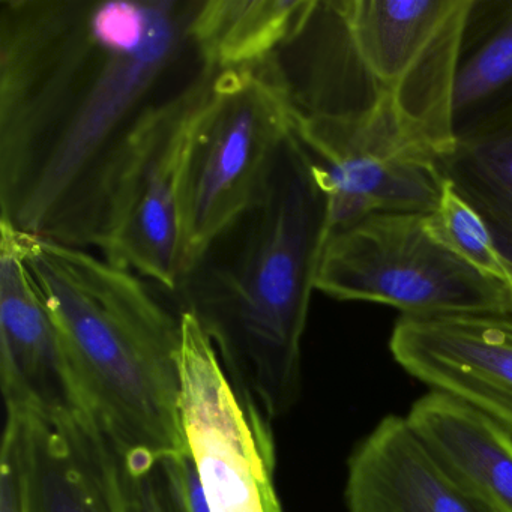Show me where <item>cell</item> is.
I'll list each match as a JSON object with an SVG mask.
<instances>
[{"mask_svg": "<svg viewBox=\"0 0 512 512\" xmlns=\"http://www.w3.org/2000/svg\"><path fill=\"white\" fill-rule=\"evenodd\" d=\"M199 0H0V220L73 244L140 116L178 88Z\"/></svg>", "mask_w": 512, "mask_h": 512, "instance_id": "6da1fadb", "label": "cell"}, {"mask_svg": "<svg viewBox=\"0 0 512 512\" xmlns=\"http://www.w3.org/2000/svg\"><path fill=\"white\" fill-rule=\"evenodd\" d=\"M328 203L295 137L265 196L227 227L172 293L196 317L230 382L274 421L298 403L302 338L328 241Z\"/></svg>", "mask_w": 512, "mask_h": 512, "instance_id": "7a4b0ae2", "label": "cell"}, {"mask_svg": "<svg viewBox=\"0 0 512 512\" xmlns=\"http://www.w3.org/2000/svg\"><path fill=\"white\" fill-rule=\"evenodd\" d=\"M25 244L86 409L125 454L184 452L181 313L86 248L28 233Z\"/></svg>", "mask_w": 512, "mask_h": 512, "instance_id": "3957f363", "label": "cell"}, {"mask_svg": "<svg viewBox=\"0 0 512 512\" xmlns=\"http://www.w3.org/2000/svg\"><path fill=\"white\" fill-rule=\"evenodd\" d=\"M215 71L200 65L149 107L104 166L73 247L175 293L184 275L185 163Z\"/></svg>", "mask_w": 512, "mask_h": 512, "instance_id": "277c9868", "label": "cell"}, {"mask_svg": "<svg viewBox=\"0 0 512 512\" xmlns=\"http://www.w3.org/2000/svg\"><path fill=\"white\" fill-rule=\"evenodd\" d=\"M293 116L280 58L215 73L185 163L184 274L265 196L292 137Z\"/></svg>", "mask_w": 512, "mask_h": 512, "instance_id": "5b68a950", "label": "cell"}, {"mask_svg": "<svg viewBox=\"0 0 512 512\" xmlns=\"http://www.w3.org/2000/svg\"><path fill=\"white\" fill-rule=\"evenodd\" d=\"M316 290L401 316L512 313V293L458 256L421 212H379L331 233Z\"/></svg>", "mask_w": 512, "mask_h": 512, "instance_id": "8992f818", "label": "cell"}, {"mask_svg": "<svg viewBox=\"0 0 512 512\" xmlns=\"http://www.w3.org/2000/svg\"><path fill=\"white\" fill-rule=\"evenodd\" d=\"M293 137L325 194L329 235L371 214H431L439 206L446 184L439 157L394 103L364 116L295 109Z\"/></svg>", "mask_w": 512, "mask_h": 512, "instance_id": "52a82bcc", "label": "cell"}, {"mask_svg": "<svg viewBox=\"0 0 512 512\" xmlns=\"http://www.w3.org/2000/svg\"><path fill=\"white\" fill-rule=\"evenodd\" d=\"M470 7L472 0H337L362 64L437 157L457 139L452 92Z\"/></svg>", "mask_w": 512, "mask_h": 512, "instance_id": "ba28073f", "label": "cell"}, {"mask_svg": "<svg viewBox=\"0 0 512 512\" xmlns=\"http://www.w3.org/2000/svg\"><path fill=\"white\" fill-rule=\"evenodd\" d=\"M182 424L211 512H283L269 419L230 382L211 338L181 313Z\"/></svg>", "mask_w": 512, "mask_h": 512, "instance_id": "9c48e42d", "label": "cell"}, {"mask_svg": "<svg viewBox=\"0 0 512 512\" xmlns=\"http://www.w3.org/2000/svg\"><path fill=\"white\" fill-rule=\"evenodd\" d=\"M389 350L410 376L512 436V313L400 316Z\"/></svg>", "mask_w": 512, "mask_h": 512, "instance_id": "30bf717a", "label": "cell"}, {"mask_svg": "<svg viewBox=\"0 0 512 512\" xmlns=\"http://www.w3.org/2000/svg\"><path fill=\"white\" fill-rule=\"evenodd\" d=\"M0 383L7 410L89 412L26 260L25 233L0 220Z\"/></svg>", "mask_w": 512, "mask_h": 512, "instance_id": "8fae6325", "label": "cell"}, {"mask_svg": "<svg viewBox=\"0 0 512 512\" xmlns=\"http://www.w3.org/2000/svg\"><path fill=\"white\" fill-rule=\"evenodd\" d=\"M19 431L28 512H128L125 452L91 412L7 410Z\"/></svg>", "mask_w": 512, "mask_h": 512, "instance_id": "7c38bea8", "label": "cell"}, {"mask_svg": "<svg viewBox=\"0 0 512 512\" xmlns=\"http://www.w3.org/2000/svg\"><path fill=\"white\" fill-rule=\"evenodd\" d=\"M344 502L347 512H500L458 484L397 415L356 443Z\"/></svg>", "mask_w": 512, "mask_h": 512, "instance_id": "4fadbf2b", "label": "cell"}, {"mask_svg": "<svg viewBox=\"0 0 512 512\" xmlns=\"http://www.w3.org/2000/svg\"><path fill=\"white\" fill-rule=\"evenodd\" d=\"M434 460L470 493L512 512V436L475 407L442 391L422 395L406 416Z\"/></svg>", "mask_w": 512, "mask_h": 512, "instance_id": "5bb4252c", "label": "cell"}, {"mask_svg": "<svg viewBox=\"0 0 512 512\" xmlns=\"http://www.w3.org/2000/svg\"><path fill=\"white\" fill-rule=\"evenodd\" d=\"M319 0H199L191 47L203 67L221 73L280 58L310 22Z\"/></svg>", "mask_w": 512, "mask_h": 512, "instance_id": "9a60e30c", "label": "cell"}, {"mask_svg": "<svg viewBox=\"0 0 512 512\" xmlns=\"http://www.w3.org/2000/svg\"><path fill=\"white\" fill-rule=\"evenodd\" d=\"M512 112V0H472L455 68V137Z\"/></svg>", "mask_w": 512, "mask_h": 512, "instance_id": "2e32d148", "label": "cell"}, {"mask_svg": "<svg viewBox=\"0 0 512 512\" xmlns=\"http://www.w3.org/2000/svg\"><path fill=\"white\" fill-rule=\"evenodd\" d=\"M437 166L481 218L512 271V112L457 137Z\"/></svg>", "mask_w": 512, "mask_h": 512, "instance_id": "e0dca14e", "label": "cell"}, {"mask_svg": "<svg viewBox=\"0 0 512 512\" xmlns=\"http://www.w3.org/2000/svg\"><path fill=\"white\" fill-rule=\"evenodd\" d=\"M431 223L437 235L470 266L512 293V271L500 256L485 224L446 182Z\"/></svg>", "mask_w": 512, "mask_h": 512, "instance_id": "ac0fdd59", "label": "cell"}, {"mask_svg": "<svg viewBox=\"0 0 512 512\" xmlns=\"http://www.w3.org/2000/svg\"><path fill=\"white\" fill-rule=\"evenodd\" d=\"M128 512H182L163 460L134 455L124 461Z\"/></svg>", "mask_w": 512, "mask_h": 512, "instance_id": "d6986e66", "label": "cell"}, {"mask_svg": "<svg viewBox=\"0 0 512 512\" xmlns=\"http://www.w3.org/2000/svg\"><path fill=\"white\" fill-rule=\"evenodd\" d=\"M0 512H28L19 431L11 416H7L0 451Z\"/></svg>", "mask_w": 512, "mask_h": 512, "instance_id": "ffe728a7", "label": "cell"}]
</instances>
